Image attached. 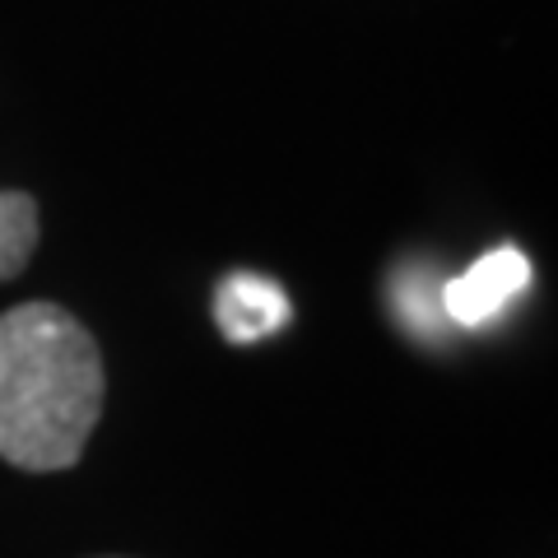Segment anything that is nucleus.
I'll return each instance as SVG.
<instances>
[{"mask_svg": "<svg viewBox=\"0 0 558 558\" xmlns=\"http://www.w3.org/2000/svg\"><path fill=\"white\" fill-rule=\"evenodd\" d=\"M215 322L233 344L266 340L289 322V299L260 275H229L215 293Z\"/></svg>", "mask_w": 558, "mask_h": 558, "instance_id": "7ed1b4c3", "label": "nucleus"}, {"mask_svg": "<svg viewBox=\"0 0 558 558\" xmlns=\"http://www.w3.org/2000/svg\"><path fill=\"white\" fill-rule=\"evenodd\" d=\"M108 558H112V554H108Z\"/></svg>", "mask_w": 558, "mask_h": 558, "instance_id": "39448f33", "label": "nucleus"}, {"mask_svg": "<svg viewBox=\"0 0 558 558\" xmlns=\"http://www.w3.org/2000/svg\"><path fill=\"white\" fill-rule=\"evenodd\" d=\"M531 284V260L517 247H494L484 252L475 266H470L461 279H451L442 289L447 317L461 326H484L488 317H498L521 289Z\"/></svg>", "mask_w": 558, "mask_h": 558, "instance_id": "f03ea898", "label": "nucleus"}, {"mask_svg": "<svg viewBox=\"0 0 558 558\" xmlns=\"http://www.w3.org/2000/svg\"><path fill=\"white\" fill-rule=\"evenodd\" d=\"M38 201L28 191H0V284L28 270L33 252H38Z\"/></svg>", "mask_w": 558, "mask_h": 558, "instance_id": "20e7f679", "label": "nucleus"}, {"mask_svg": "<svg viewBox=\"0 0 558 558\" xmlns=\"http://www.w3.org/2000/svg\"><path fill=\"white\" fill-rule=\"evenodd\" d=\"M108 377L94 330L61 303L0 312V461L28 475L80 465Z\"/></svg>", "mask_w": 558, "mask_h": 558, "instance_id": "f257e3e1", "label": "nucleus"}]
</instances>
